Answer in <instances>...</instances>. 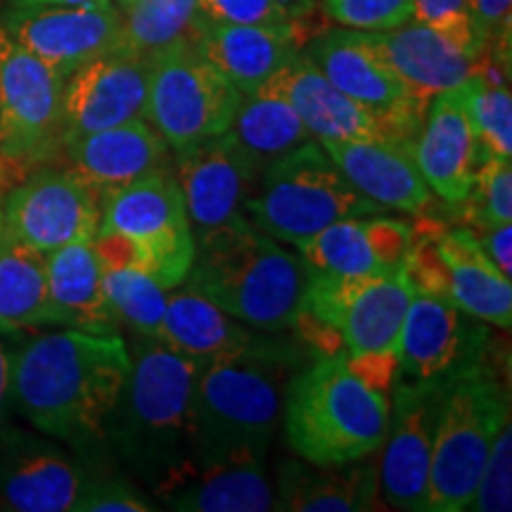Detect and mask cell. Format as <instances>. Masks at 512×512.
I'll use <instances>...</instances> for the list:
<instances>
[{"instance_id":"cell-1","label":"cell","mask_w":512,"mask_h":512,"mask_svg":"<svg viewBox=\"0 0 512 512\" xmlns=\"http://www.w3.org/2000/svg\"><path fill=\"white\" fill-rule=\"evenodd\" d=\"M128 370L131 351L117 332H43L15 351L12 406L46 437L93 448L105 441Z\"/></svg>"},{"instance_id":"cell-2","label":"cell","mask_w":512,"mask_h":512,"mask_svg":"<svg viewBox=\"0 0 512 512\" xmlns=\"http://www.w3.org/2000/svg\"><path fill=\"white\" fill-rule=\"evenodd\" d=\"M131 370L105 427L128 470L152 491L192 460V394L200 366L157 339L138 337Z\"/></svg>"},{"instance_id":"cell-3","label":"cell","mask_w":512,"mask_h":512,"mask_svg":"<svg viewBox=\"0 0 512 512\" xmlns=\"http://www.w3.org/2000/svg\"><path fill=\"white\" fill-rule=\"evenodd\" d=\"M294 349L268 337L240 356L200 370L192 394V460L266 458L278 430Z\"/></svg>"},{"instance_id":"cell-4","label":"cell","mask_w":512,"mask_h":512,"mask_svg":"<svg viewBox=\"0 0 512 512\" xmlns=\"http://www.w3.org/2000/svg\"><path fill=\"white\" fill-rule=\"evenodd\" d=\"M185 285L249 328L271 335L297 323L306 275L297 256L242 214L195 240Z\"/></svg>"},{"instance_id":"cell-5","label":"cell","mask_w":512,"mask_h":512,"mask_svg":"<svg viewBox=\"0 0 512 512\" xmlns=\"http://www.w3.org/2000/svg\"><path fill=\"white\" fill-rule=\"evenodd\" d=\"M287 444L309 465H349L380 453L389 425V396L349 368L344 356H323L287 384Z\"/></svg>"},{"instance_id":"cell-6","label":"cell","mask_w":512,"mask_h":512,"mask_svg":"<svg viewBox=\"0 0 512 512\" xmlns=\"http://www.w3.org/2000/svg\"><path fill=\"white\" fill-rule=\"evenodd\" d=\"M93 249L102 268H138L166 290L185 283L195 235L174 166L140 178L102 204Z\"/></svg>"},{"instance_id":"cell-7","label":"cell","mask_w":512,"mask_h":512,"mask_svg":"<svg viewBox=\"0 0 512 512\" xmlns=\"http://www.w3.org/2000/svg\"><path fill=\"white\" fill-rule=\"evenodd\" d=\"M508 415V384L486 356L448 377L434 434L425 512L470 510L489 448Z\"/></svg>"},{"instance_id":"cell-8","label":"cell","mask_w":512,"mask_h":512,"mask_svg":"<svg viewBox=\"0 0 512 512\" xmlns=\"http://www.w3.org/2000/svg\"><path fill=\"white\" fill-rule=\"evenodd\" d=\"M242 214L268 238L297 247L332 223L387 209L358 192L323 145L309 140L266 166Z\"/></svg>"},{"instance_id":"cell-9","label":"cell","mask_w":512,"mask_h":512,"mask_svg":"<svg viewBox=\"0 0 512 512\" xmlns=\"http://www.w3.org/2000/svg\"><path fill=\"white\" fill-rule=\"evenodd\" d=\"M413 297L406 268L351 278H306L297 318L330 330L344 358H396Z\"/></svg>"},{"instance_id":"cell-10","label":"cell","mask_w":512,"mask_h":512,"mask_svg":"<svg viewBox=\"0 0 512 512\" xmlns=\"http://www.w3.org/2000/svg\"><path fill=\"white\" fill-rule=\"evenodd\" d=\"M242 93L202 55L195 38H181L150 55L145 119L171 150L228 131Z\"/></svg>"},{"instance_id":"cell-11","label":"cell","mask_w":512,"mask_h":512,"mask_svg":"<svg viewBox=\"0 0 512 512\" xmlns=\"http://www.w3.org/2000/svg\"><path fill=\"white\" fill-rule=\"evenodd\" d=\"M64 81L0 29V152L27 174L64 159Z\"/></svg>"},{"instance_id":"cell-12","label":"cell","mask_w":512,"mask_h":512,"mask_svg":"<svg viewBox=\"0 0 512 512\" xmlns=\"http://www.w3.org/2000/svg\"><path fill=\"white\" fill-rule=\"evenodd\" d=\"M403 268L415 290L444 294L470 316L510 330V278L498 271L470 228H448L422 240L413 238Z\"/></svg>"},{"instance_id":"cell-13","label":"cell","mask_w":512,"mask_h":512,"mask_svg":"<svg viewBox=\"0 0 512 512\" xmlns=\"http://www.w3.org/2000/svg\"><path fill=\"white\" fill-rule=\"evenodd\" d=\"M5 233L36 252L91 242L100 228L98 195L67 166H41L3 197Z\"/></svg>"},{"instance_id":"cell-14","label":"cell","mask_w":512,"mask_h":512,"mask_svg":"<svg viewBox=\"0 0 512 512\" xmlns=\"http://www.w3.org/2000/svg\"><path fill=\"white\" fill-rule=\"evenodd\" d=\"M446 382L401 380L389 403L387 437L377 465L380 494L389 508L425 512L434 434Z\"/></svg>"},{"instance_id":"cell-15","label":"cell","mask_w":512,"mask_h":512,"mask_svg":"<svg viewBox=\"0 0 512 512\" xmlns=\"http://www.w3.org/2000/svg\"><path fill=\"white\" fill-rule=\"evenodd\" d=\"M491 335L484 320L453 304L444 294L415 290L399 339V377L446 382L489 356Z\"/></svg>"},{"instance_id":"cell-16","label":"cell","mask_w":512,"mask_h":512,"mask_svg":"<svg viewBox=\"0 0 512 512\" xmlns=\"http://www.w3.org/2000/svg\"><path fill=\"white\" fill-rule=\"evenodd\" d=\"M304 55L332 86L389 121L408 143H415L430 102L415 98L394 69L363 41L361 31L330 29L309 41Z\"/></svg>"},{"instance_id":"cell-17","label":"cell","mask_w":512,"mask_h":512,"mask_svg":"<svg viewBox=\"0 0 512 512\" xmlns=\"http://www.w3.org/2000/svg\"><path fill=\"white\" fill-rule=\"evenodd\" d=\"M0 29L67 79L83 64L119 48L121 15L114 3L43 8L10 5L0 12Z\"/></svg>"},{"instance_id":"cell-18","label":"cell","mask_w":512,"mask_h":512,"mask_svg":"<svg viewBox=\"0 0 512 512\" xmlns=\"http://www.w3.org/2000/svg\"><path fill=\"white\" fill-rule=\"evenodd\" d=\"M174 171L195 240L242 216L247 197L261 178L230 131L176 150Z\"/></svg>"},{"instance_id":"cell-19","label":"cell","mask_w":512,"mask_h":512,"mask_svg":"<svg viewBox=\"0 0 512 512\" xmlns=\"http://www.w3.org/2000/svg\"><path fill=\"white\" fill-rule=\"evenodd\" d=\"M150 88V57L112 50L76 69L64 81V145L145 119Z\"/></svg>"},{"instance_id":"cell-20","label":"cell","mask_w":512,"mask_h":512,"mask_svg":"<svg viewBox=\"0 0 512 512\" xmlns=\"http://www.w3.org/2000/svg\"><path fill=\"white\" fill-rule=\"evenodd\" d=\"M86 472L41 434L0 425V498L19 512L74 510Z\"/></svg>"},{"instance_id":"cell-21","label":"cell","mask_w":512,"mask_h":512,"mask_svg":"<svg viewBox=\"0 0 512 512\" xmlns=\"http://www.w3.org/2000/svg\"><path fill=\"white\" fill-rule=\"evenodd\" d=\"M311 19L266 27V24L216 22L202 15L192 38L202 55L242 95H252L261 91L275 72H280L318 36Z\"/></svg>"},{"instance_id":"cell-22","label":"cell","mask_w":512,"mask_h":512,"mask_svg":"<svg viewBox=\"0 0 512 512\" xmlns=\"http://www.w3.org/2000/svg\"><path fill=\"white\" fill-rule=\"evenodd\" d=\"M413 238L415 230L401 219L387 214L354 216L297 245V259L306 278L392 273L406 264Z\"/></svg>"},{"instance_id":"cell-23","label":"cell","mask_w":512,"mask_h":512,"mask_svg":"<svg viewBox=\"0 0 512 512\" xmlns=\"http://www.w3.org/2000/svg\"><path fill=\"white\" fill-rule=\"evenodd\" d=\"M261 91L280 95L297 112L302 124L309 128L313 140H351V138H387L408 143L396 128L349 98L337 86L325 79L323 72L313 64L304 50L292 57L280 72H275Z\"/></svg>"},{"instance_id":"cell-24","label":"cell","mask_w":512,"mask_h":512,"mask_svg":"<svg viewBox=\"0 0 512 512\" xmlns=\"http://www.w3.org/2000/svg\"><path fill=\"white\" fill-rule=\"evenodd\" d=\"M363 41L406 83L415 98L430 102L437 93L463 86L477 72L484 53L467 48L430 24L411 22L389 31H361Z\"/></svg>"},{"instance_id":"cell-25","label":"cell","mask_w":512,"mask_h":512,"mask_svg":"<svg viewBox=\"0 0 512 512\" xmlns=\"http://www.w3.org/2000/svg\"><path fill=\"white\" fill-rule=\"evenodd\" d=\"M67 169L98 195L100 207L140 178L171 166L169 145L147 119L88 133L64 145Z\"/></svg>"},{"instance_id":"cell-26","label":"cell","mask_w":512,"mask_h":512,"mask_svg":"<svg viewBox=\"0 0 512 512\" xmlns=\"http://www.w3.org/2000/svg\"><path fill=\"white\" fill-rule=\"evenodd\" d=\"M413 157L432 192L448 204H463L489 152L472 131L458 88L437 93L415 136Z\"/></svg>"},{"instance_id":"cell-27","label":"cell","mask_w":512,"mask_h":512,"mask_svg":"<svg viewBox=\"0 0 512 512\" xmlns=\"http://www.w3.org/2000/svg\"><path fill=\"white\" fill-rule=\"evenodd\" d=\"M358 192L384 209L418 214L430 204V185L413 157V145L387 138L320 143Z\"/></svg>"},{"instance_id":"cell-28","label":"cell","mask_w":512,"mask_h":512,"mask_svg":"<svg viewBox=\"0 0 512 512\" xmlns=\"http://www.w3.org/2000/svg\"><path fill=\"white\" fill-rule=\"evenodd\" d=\"M166 508L183 512H264L273 510V484L266 458L190 463L157 486Z\"/></svg>"},{"instance_id":"cell-29","label":"cell","mask_w":512,"mask_h":512,"mask_svg":"<svg viewBox=\"0 0 512 512\" xmlns=\"http://www.w3.org/2000/svg\"><path fill=\"white\" fill-rule=\"evenodd\" d=\"M266 335H254L242 320L219 309L190 285L181 283L169 290L159 342L204 368L221 358L256 349L266 342Z\"/></svg>"},{"instance_id":"cell-30","label":"cell","mask_w":512,"mask_h":512,"mask_svg":"<svg viewBox=\"0 0 512 512\" xmlns=\"http://www.w3.org/2000/svg\"><path fill=\"white\" fill-rule=\"evenodd\" d=\"M273 508L290 512H358L380 505L377 465L358 460L349 465H309L287 460L278 472Z\"/></svg>"},{"instance_id":"cell-31","label":"cell","mask_w":512,"mask_h":512,"mask_svg":"<svg viewBox=\"0 0 512 512\" xmlns=\"http://www.w3.org/2000/svg\"><path fill=\"white\" fill-rule=\"evenodd\" d=\"M48 292L60 313L62 328L117 332L110 299L102 283V264L91 242H74L46 254Z\"/></svg>"},{"instance_id":"cell-32","label":"cell","mask_w":512,"mask_h":512,"mask_svg":"<svg viewBox=\"0 0 512 512\" xmlns=\"http://www.w3.org/2000/svg\"><path fill=\"white\" fill-rule=\"evenodd\" d=\"M62 328L60 313L48 292L46 254L5 233L0 245V330Z\"/></svg>"},{"instance_id":"cell-33","label":"cell","mask_w":512,"mask_h":512,"mask_svg":"<svg viewBox=\"0 0 512 512\" xmlns=\"http://www.w3.org/2000/svg\"><path fill=\"white\" fill-rule=\"evenodd\" d=\"M228 131L242 145L259 174H264L266 166L278 157L313 140L297 112L271 91L242 95Z\"/></svg>"},{"instance_id":"cell-34","label":"cell","mask_w":512,"mask_h":512,"mask_svg":"<svg viewBox=\"0 0 512 512\" xmlns=\"http://www.w3.org/2000/svg\"><path fill=\"white\" fill-rule=\"evenodd\" d=\"M119 48L150 57L171 43L195 34L202 10L200 0H133L119 8Z\"/></svg>"},{"instance_id":"cell-35","label":"cell","mask_w":512,"mask_h":512,"mask_svg":"<svg viewBox=\"0 0 512 512\" xmlns=\"http://www.w3.org/2000/svg\"><path fill=\"white\" fill-rule=\"evenodd\" d=\"M102 283L119 323L136 337L157 339L162 332L169 290L138 268H102Z\"/></svg>"},{"instance_id":"cell-36","label":"cell","mask_w":512,"mask_h":512,"mask_svg":"<svg viewBox=\"0 0 512 512\" xmlns=\"http://www.w3.org/2000/svg\"><path fill=\"white\" fill-rule=\"evenodd\" d=\"M472 131L494 157L512 159V98L508 83L475 72L458 86Z\"/></svg>"},{"instance_id":"cell-37","label":"cell","mask_w":512,"mask_h":512,"mask_svg":"<svg viewBox=\"0 0 512 512\" xmlns=\"http://www.w3.org/2000/svg\"><path fill=\"white\" fill-rule=\"evenodd\" d=\"M470 226L512 223V166L510 159L489 155L465 197Z\"/></svg>"},{"instance_id":"cell-38","label":"cell","mask_w":512,"mask_h":512,"mask_svg":"<svg viewBox=\"0 0 512 512\" xmlns=\"http://www.w3.org/2000/svg\"><path fill=\"white\" fill-rule=\"evenodd\" d=\"M200 10L216 22L280 27L313 17L318 0H200Z\"/></svg>"},{"instance_id":"cell-39","label":"cell","mask_w":512,"mask_h":512,"mask_svg":"<svg viewBox=\"0 0 512 512\" xmlns=\"http://www.w3.org/2000/svg\"><path fill=\"white\" fill-rule=\"evenodd\" d=\"M470 510L510 512L512 510V420L510 415L498 427L494 444L486 456Z\"/></svg>"},{"instance_id":"cell-40","label":"cell","mask_w":512,"mask_h":512,"mask_svg":"<svg viewBox=\"0 0 512 512\" xmlns=\"http://www.w3.org/2000/svg\"><path fill=\"white\" fill-rule=\"evenodd\" d=\"M332 22L354 31H389L413 19V0H323Z\"/></svg>"},{"instance_id":"cell-41","label":"cell","mask_w":512,"mask_h":512,"mask_svg":"<svg viewBox=\"0 0 512 512\" xmlns=\"http://www.w3.org/2000/svg\"><path fill=\"white\" fill-rule=\"evenodd\" d=\"M470 17L489 60L510 72L512 0H470Z\"/></svg>"},{"instance_id":"cell-42","label":"cell","mask_w":512,"mask_h":512,"mask_svg":"<svg viewBox=\"0 0 512 512\" xmlns=\"http://www.w3.org/2000/svg\"><path fill=\"white\" fill-rule=\"evenodd\" d=\"M143 496L121 477H86L74 512H150Z\"/></svg>"},{"instance_id":"cell-43","label":"cell","mask_w":512,"mask_h":512,"mask_svg":"<svg viewBox=\"0 0 512 512\" xmlns=\"http://www.w3.org/2000/svg\"><path fill=\"white\" fill-rule=\"evenodd\" d=\"M413 19L430 24V27L456 38L463 46L484 53L470 17V0H413Z\"/></svg>"},{"instance_id":"cell-44","label":"cell","mask_w":512,"mask_h":512,"mask_svg":"<svg viewBox=\"0 0 512 512\" xmlns=\"http://www.w3.org/2000/svg\"><path fill=\"white\" fill-rule=\"evenodd\" d=\"M470 230L498 271L512 278V223H482Z\"/></svg>"},{"instance_id":"cell-45","label":"cell","mask_w":512,"mask_h":512,"mask_svg":"<svg viewBox=\"0 0 512 512\" xmlns=\"http://www.w3.org/2000/svg\"><path fill=\"white\" fill-rule=\"evenodd\" d=\"M8 332L0 330V425L8 418L12 406V366H15V351L5 339Z\"/></svg>"},{"instance_id":"cell-46","label":"cell","mask_w":512,"mask_h":512,"mask_svg":"<svg viewBox=\"0 0 512 512\" xmlns=\"http://www.w3.org/2000/svg\"><path fill=\"white\" fill-rule=\"evenodd\" d=\"M27 176L29 174L22 169V166L12 162L10 157H5L3 152H0V200H3V197L8 195L17 183H22Z\"/></svg>"},{"instance_id":"cell-47","label":"cell","mask_w":512,"mask_h":512,"mask_svg":"<svg viewBox=\"0 0 512 512\" xmlns=\"http://www.w3.org/2000/svg\"><path fill=\"white\" fill-rule=\"evenodd\" d=\"M114 0H12L15 8H43V5H107Z\"/></svg>"},{"instance_id":"cell-48","label":"cell","mask_w":512,"mask_h":512,"mask_svg":"<svg viewBox=\"0 0 512 512\" xmlns=\"http://www.w3.org/2000/svg\"><path fill=\"white\" fill-rule=\"evenodd\" d=\"M3 238H5V221H3V204H0V245H3Z\"/></svg>"},{"instance_id":"cell-49","label":"cell","mask_w":512,"mask_h":512,"mask_svg":"<svg viewBox=\"0 0 512 512\" xmlns=\"http://www.w3.org/2000/svg\"><path fill=\"white\" fill-rule=\"evenodd\" d=\"M128 3H133V0H117V8H126Z\"/></svg>"}]
</instances>
